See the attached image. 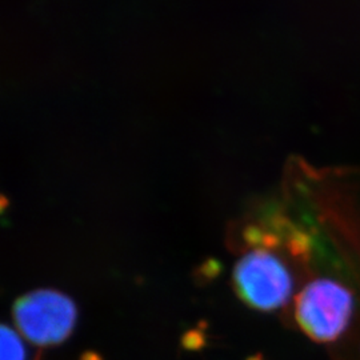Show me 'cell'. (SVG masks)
<instances>
[{
  "instance_id": "6da1fadb",
  "label": "cell",
  "mask_w": 360,
  "mask_h": 360,
  "mask_svg": "<svg viewBox=\"0 0 360 360\" xmlns=\"http://www.w3.org/2000/svg\"><path fill=\"white\" fill-rule=\"evenodd\" d=\"M275 245L263 236L257 238L233 267L236 294L247 306L260 312L284 307L295 288L294 275L285 259L274 248Z\"/></svg>"
},
{
  "instance_id": "3957f363",
  "label": "cell",
  "mask_w": 360,
  "mask_h": 360,
  "mask_svg": "<svg viewBox=\"0 0 360 360\" xmlns=\"http://www.w3.org/2000/svg\"><path fill=\"white\" fill-rule=\"evenodd\" d=\"M18 333L27 342L49 348L65 343L75 330V302L58 290H35L20 296L13 307Z\"/></svg>"
},
{
  "instance_id": "7a4b0ae2",
  "label": "cell",
  "mask_w": 360,
  "mask_h": 360,
  "mask_svg": "<svg viewBox=\"0 0 360 360\" xmlns=\"http://www.w3.org/2000/svg\"><path fill=\"white\" fill-rule=\"evenodd\" d=\"M355 312V297L334 279H315L295 297V321L316 343H331L346 333Z\"/></svg>"
},
{
  "instance_id": "277c9868",
  "label": "cell",
  "mask_w": 360,
  "mask_h": 360,
  "mask_svg": "<svg viewBox=\"0 0 360 360\" xmlns=\"http://www.w3.org/2000/svg\"><path fill=\"white\" fill-rule=\"evenodd\" d=\"M1 360H27L23 336L7 324L1 326Z\"/></svg>"
}]
</instances>
